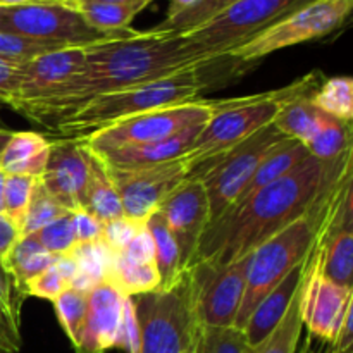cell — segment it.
I'll use <instances>...</instances> for the list:
<instances>
[{
    "mask_svg": "<svg viewBox=\"0 0 353 353\" xmlns=\"http://www.w3.org/2000/svg\"><path fill=\"white\" fill-rule=\"evenodd\" d=\"M217 61L221 59L210 57L186 34L134 31L130 37L85 47V64L78 74L43 99L23 103L16 110L37 124L55 128L97 97Z\"/></svg>",
    "mask_w": 353,
    "mask_h": 353,
    "instance_id": "6da1fadb",
    "label": "cell"
},
{
    "mask_svg": "<svg viewBox=\"0 0 353 353\" xmlns=\"http://www.w3.org/2000/svg\"><path fill=\"white\" fill-rule=\"evenodd\" d=\"M352 161V148L336 161L309 157L278 181L234 202L207 226L196 261L230 264L252 254L259 245L299 219Z\"/></svg>",
    "mask_w": 353,
    "mask_h": 353,
    "instance_id": "7a4b0ae2",
    "label": "cell"
},
{
    "mask_svg": "<svg viewBox=\"0 0 353 353\" xmlns=\"http://www.w3.org/2000/svg\"><path fill=\"white\" fill-rule=\"evenodd\" d=\"M202 68L203 65H193L165 78L97 97L78 112L59 123L54 130L68 138H83L138 114L195 102L203 90V79L200 76Z\"/></svg>",
    "mask_w": 353,
    "mask_h": 353,
    "instance_id": "3957f363",
    "label": "cell"
},
{
    "mask_svg": "<svg viewBox=\"0 0 353 353\" xmlns=\"http://www.w3.org/2000/svg\"><path fill=\"white\" fill-rule=\"evenodd\" d=\"M352 165V161L341 169L336 178L327 185L321 199L307 210L303 216L293 221L279 233L259 245L250 255V264L247 271V283H245V293L241 299L240 310H238L234 327L243 330L248 317L254 312L255 307L261 303L268 293H271L296 265L305 261L310 247L314 243L317 230L321 226L324 212H326L327 200L338 179Z\"/></svg>",
    "mask_w": 353,
    "mask_h": 353,
    "instance_id": "277c9868",
    "label": "cell"
},
{
    "mask_svg": "<svg viewBox=\"0 0 353 353\" xmlns=\"http://www.w3.org/2000/svg\"><path fill=\"white\" fill-rule=\"evenodd\" d=\"M288 95V86L245 99L212 102V114L190 150L183 155L188 174L203 162L226 154L274 121Z\"/></svg>",
    "mask_w": 353,
    "mask_h": 353,
    "instance_id": "5b68a950",
    "label": "cell"
},
{
    "mask_svg": "<svg viewBox=\"0 0 353 353\" xmlns=\"http://www.w3.org/2000/svg\"><path fill=\"white\" fill-rule=\"evenodd\" d=\"M0 31L57 47H88L133 34V30L100 31L90 26L76 7L61 0H30L0 7Z\"/></svg>",
    "mask_w": 353,
    "mask_h": 353,
    "instance_id": "8992f818",
    "label": "cell"
},
{
    "mask_svg": "<svg viewBox=\"0 0 353 353\" xmlns=\"http://www.w3.org/2000/svg\"><path fill=\"white\" fill-rule=\"evenodd\" d=\"M138 323L137 353H183L193 347L196 324L185 283L131 296Z\"/></svg>",
    "mask_w": 353,
    "mask_h": 353,
    "instance_id": "52a82bcc",
    "label": "cell"
},
{
    "mask_svg": "<svg viewBox=\"0 0 353 353\" xmlns=\"http://www.w3.org/2000/svg\"><path fill=\"white\" fill-rule=\"evenodd\" d=\"M285 140V134L271 123L226 154L203 162L190 172L188 176L199 178L205 188L210 223L223 216L236 202L241 190L265 155Z\"/></svg>",
    "mask_w": 353,
    "mask_h": 353,
    "instance_id": "ba28073f",
    "label": "cell"
},
{
    "mask_svg": "<svg viewBox=\"0 0 353 353\" xmlns=\"http://www.w3.org/2000/svg\"><path fill=\"white\" fill-rule=\"evenodd\" d=\"M250 255L230 264L196 261L183 272L190 307L199 326H234L245 293Z\"/></svg>",
    "mask_w": 353,
    "mask_h": 353,
    "instance_id": "9c48e42d",
    "label": "cell"
},
{
    "mask_svg": "<svg viewBox=\"0 0 353 353\" xmlns=\"http://www.w3.org/2000/svg\"><path fill=\"white\" fill-rule=\"evenodd\" d=\"M353 0H314L271 24L226 54L231 61L255 62L269 54L326 37L352 12Z\"/></svg>",
    "mask_w": 353,
    "mask_h": 353,
    "instance_id": "30bf717a",
    "label": "cell"
},
{
    "mask_svg": "<svg viewBox=\"0 0 353 353\" xmlns=\"http://www.w3.org/2000/svg\"><path fill=\"white\" fill-rule=\"evenodd\" d=\"M314 0H240L195 30L183 33L214 59L226 54Z\"/></svg>",
    "mask_w": 353,
    "mask_h": 353,
    "instance_id": "8fae6325",
    "label": "cell"
},
{
    "mask_svg": "<svg viewBox=\"0 0 353 353\" xmlns=\"http://www.w3.org/2000/svg\"><path fill=\"white\" fill-rule=\"evenodd\" d=\"M210 114H212V102L195 100V102L155 109L128 117L88 137H83L81 140L90 152L100 155L114 148L148 143V141L172 137L193 124L207 123Z\"/></svg>",
    "mask_w": 353,
    "mask_h": 353,
    "instance_id": "7c38bea8",
    "label": "cell"
},
{
    "mask_svg": "<svg viewBox=\"0 0 353 353\" xmlns=\"http://www.w3.org/2000/svg\"><path fill=\"white\" fill-rule=\"evenodd\" d=\"M110 181L114 183L126 219L137 224H147L165 196L188 178V168L183 159L152 165H107Z\"/></svg>",
    "mask_w": 353,
    "mask_h": 353,
    "instance_id": "4fadbf2b",
    "label": "cell"
},
{
    "mask_svg": "<svg viewBox=\"0 0 353 353\" xmlns=\"http://www.w3.org/2000/svg\"><path fill=\"white\" fill-rule=\"evenodd\" d=\"M169 233L179 250L181 272L192 268L199 255L200 240L210 224L209 199L199 178L183 179L159 207Z\"/></svg>",
    "mask_w": 353,
    "mask_h": 353,
    "instance_id": "5bb4252c",
    "label": "cell"
},
{
    "mask_svg": "<svg viewBox=\"0 0 353 353\" xmlns=\"http://www.w3.org/2000/svg\"><path fill=\"white\" fill-rule=\"evenodd\" d=\"M352 302L353 290L330 281L317 271V257L310 247L302 283V321L310 336L333 345Z\"/></svg>",
    "mask_w": 353,
    "mask_h": 353,
    "instance_id": "9a60e30c",
    "label": "cell"
},
{
    "mask_svg": "<svg viewBox=\"0 0 353 353\" xmlns=\"http://www.w3.org/2000/svg\"><path fill=\"white\" fill-rule=\"evenodd\" d=\"M40 181L68 212L86 209L88 150L81 138L64 137L50 141Z\"/></svg>",
    "mask_w": 353,
    "mask_h": 353,
    "instance_id": "2e32d148",
    "label": "cell"
},
{
    "mask_svg": "<svg viewBox=\"0 0 353 353\" xmlns=\"http://www.w3.org/2000/svg\"><path fill=\"white\" fill-rule=\"evenodd\" d=\"M123 310L124 295L110 283L102 281L86 292L85 319L72 345L76 353H105L117 347Z\"/></svg>",
    "mask_w": 353,
    "mask_h": 353,
    "instance_id": "e0dca14e",
    "label": "cell"
},
{
    "mask_svg": "<svg viewBox=\"0 0 353 353\" xmlns=\"http://www.w3.org/2000/svg\"><path fill=\"white\" fill-rule=\"evenodd\" d=\"M83 64H85L83 47L59 48L30 59L21 68L19 86L10 107L16 109L23 103L43 99L69 81L72 76L78 74Z\"/></svg>",
    "mask_w": 353,
    "mask_h": 353,
    "instance_id": "ac0fdd59",
    "label": "cell"
},
{
    "mask_svg": "<svg viewBox=\"0 0 353 353\" xmlns=\"http://www.w3.org/2000/svg\"><path fill=\"white\" fill-rule=\"evenodd\" d=\"M203 124H193L172 137L162 138V140L148 141L140 145H128V147L114 148V150L100 154L97 157L107 165H119V168H131V165H152L162 164V162L176 161L181 159L190 147L193 145L195 138L202 131Z\"/></svg>",
    "mask_w": 353,
    "mask_h": 353,
    "instance_id": "d6986e66",
    "label": "cell"
},
{
    "mask_svg": "<svg viewBox=\"0 0 353 353\" xmlns=\"http://www.w3.org/2000/svg\"><path fill=\"white\" fill-rule=\"evenodd\" d=\"M303 276H305V261L300 265H296L271 293L261 300L254 312L248 317L247 324H245L243 331L247 336L248 343L252 347H257L259 343L265 340L269 334L274 331L279 321L288 310L290 303H292L293 296L299 292V288L303 283Z\"/></svg>",
    "mask_w": 353,
    "mask_h": 353,
    "instance_id": "ffe728a7",
    "label": "cell"
},
{
    "mask_svg": "<svg viewBox=\"0 0 353 353\" xmlns=\"http://www.w3.org/2000/svg\"><path fill=\"white\" fill-rule=\"evenodd\" d=\"M50 140L34 131H14L9 143L0 155V171L3 174H19L41 178L47 165Z\"/></svg>",
    "mask_w": 353,
    "mask_h": 353,
    "instance_id": "44dd1931",
    "label": "cell"
},
{
    "mask_svg": "<svg viewBox=\"0 0 353 353\" xmlns=\"http://www.w3.org/2000/svg\"><path fill=\"white\" fill-rule=\"evenodd\" d=\"M26 296V292L0 261V353L21 352V309Z\"/></svg>",
    "mask_w": 353,
    "mask_h": 353,
    "instance_id": "7402d4cb",
    "label": "cell"
},
{
    "mask_svg": "<svg viewBox=\"0 0 353 353\" xmlns=\"http://www.w3.org/2000/svg\"><path fill=\"white\" fill-rule=\"evenodd\" d=\"M307 157H309V152H307V148L303 147L299 140L286 138L285 141H281L278 147H274L268 155H265L264 161L259 164V168L255 169L252 178L248 179L245 188L241 190L238 200L247 199V196L254 195L255 192H259V190L264 188V186L281 179L283 176L292 172L293 169H295L300 162L305 161Z\"/></svg>",
    "mask_w": 353,
    "mask_h": 353,
    "instance_id": "603a6c76",
    "label": "cell"
},
{
    "mask_svg": "<svg viewBox=\"0 0 353 353\" xmlns=\"http://www.w3.org/2000/svg\"><path fill=\"white\" fill-rule=\"evenodd\" d=\"M83 141V140H81ZM86 147V145H85ZM88 150V148H86ZM95 219L105 224L124 217L114 183L110 181L105 164L88 150V186H86V209Z\"/></svg>",
    "mask_w": 353,
    "mask_h": 353,
    "instance_id": "cb8c5ba5",
    "label": "cell"
},
{
    "mask_svg": "<svg viewBox=\"0 0 353 353\" xmlns=\"http://www.w3.org/2000/svg\"><path fill=\"white\" fill-rule=\"evenodd\" d=\"M105 281L124 296H134L157 292L161 286V276L155 262H138L124 254H114L107 269Z\"/></svg>",
    "mask_w": 353,
    "mask_h": 353,
    "instance_id": "d4e9b609",
    "label": "cell"
},
{
    "mask_svg": "<svg viewBox=\"0 0 353 353\" xmlns=\"http://www.w3.org/2000/svg\"><path fill=\"white\" fill-rule=\"evenodd\" d=\"M312 250L317 257V271L330 281L353 290V231L343 230L321 245L314 238Z\"/></svg>",
    "mask_w": 353,
    "mask_h": 353,
    "instance_id": "484cf974",
    "label": "cell"
},
{
    "mask_svg": "<svg viewBox=\"0 0 353 353\" xmlns=\"http://www.w3.org/2000/svg\"><path fill=\"white\" fill-rule=\"evenodd\" d=\"M57 259L55 255L48 254L33 236H19L2 259V264L24 290L28 281L47 271Z\"/></svg>",
    "mask_w": 353,
    "mask_h": 353,
    "instance_id": "4316f807",
    "label": "cell"
},
{
    "mask_svg": "<svg viewBox=\"0 0 353 353\" xmlns=\"http://www.w3.org/2000/svg\"><path fill=\"white\" fill-rule=\"evenodd\" d=\"M302 145L307 148L309 155L319 161H336L352 148L350 124L341 123L319 110L316 126Z\"/></svg>",
    "mask_w": 353,
    "mask_h": 353,
    "instance_id": "83f0119b",
    "label": "cell"
},
{
    "mask_svg": "<svg viewBox=\"0 0 353 353\" xmlns=\"http://www.w3.org/2000/svg\"><path fill=\"white\" fill-rule=\"evenodd\" d=\"M147 228L152 234L155 248V268L161 276L159 290H171L181 281V265H179V250L174 238L165 226L164 217L161 212L152 214L147 221Z\"/></svg>",
    "mask_w": 353,
    "mask_h": 353,
    "instance_id": "f1b7e54d",
    "label": "cell"
},
{
    "mask_svg": "<svg viewBox=\"0 0 353 353\" xmlns=\"http://www.w3.org/2000/svg\"><path fill=\"white\" fill-rule=\"evenodd\" d=\"M302 330V286H300L283 319L262 343L254 347V353H296Z\"/></svg>",
    "mask_w": 353,
    "mask_h": 353,
    "instance_id": "f546056e",
    "label": "cell"
},
{
    "mask_svg": "<svg viewBox=\"0 0 353 353\" xmlns=\"http://www.w3.org/2000/svg\"><path fill=\"white\" fill-rule=\"evenodd\" d=\"M316 109L341 123L353 119V79L350 76H334L324 79L312 97Z\"/></svg>",
    "mask_w": 353,
    "mask_h": 353,
    "instance_id": "4dcf8cb0",
    "label": "cell"
},
{
    "mask_svg": "<svg viewBox=\"0 0 353 353\" xmlns=\"http://www.w3.org/2000/svg\"><path fill=\"white\" fill-rule=\"evenodd\" d=\"M236 2H240V0H199L186 9L169 14L165 21H162L154 30L178 34L188 33V31L195 30L212 17H216L228 7L234 6Z\"/></svg>",
    "mask_w": 353,
    "mask_h": 353,
    "instance_id": "1f68e13d",
    "label": "cell"
},
{
    "mask_svg": "<svg viewBox=\"0 0 353 353\" xmlns=\"http://www.w3.org/2000/svg\"><path fill=\"white\" fill-rule=\"evenodd\" d=\"M193 353H254L243 330L234 326H199Z\"/></svg>",
    "mask_w": 353,
    "mask_h": 353,
    "instance_id": "d6a6232c",
    "label": "cell"
},
{
    "mask_svg": "<svg viewBox=\"0 0 353 353\" xmlns=\"http://www.w3.org/2000/svg\"><path fill=\"white\" fill-rule=\"evenodd\" d=\"M68 210L47 192L43 185H41L40 178L34 183L33 190H31L30 203H28L26 214H24L23 226H21L19 236H31L41 228L50 224L52 221L59 219L62 216H68Z\"/></svg>",
    "mask_w": 353,
    "mask_h": 353,
    "instance_id": "836d02e7",
    "label": "cell"
},
{
    "mask_svg": "<svg viewBox=\"0 0 353 353\" xmlns=\"http://www.w3.org/2000/svg\"><path fill=\"white\" fill-rule=\"evenodd\" d=\"M79 10L86 23L100 31H123L140 10L130 6L105 2H69Z\"/></svg>",
    "mask_w": 353,
    "mask_h": 353,
    "instance_id": "e575fe53",
    "label": "cell"
},
{
    "mask_svg": "<svg viewBox=\"0 0 353 353\" xmlns=\"http://www.w3.org/2000/svg\"><path fill=\"white\" fill-rule=\"evenodd\" d=\"M54 307L62 330L65 331L71 343L74 345L78 340L79 330L83 326V319H85L86 292L68 288L54 300Z\"/></svg>",
    "mask_w": 353,
    "mask_h": 353,
    "instance_id": "d590c367",
    "label": "cell"
},
{
    "mask_svg": "<svg viewBox=\"0 0 353 353\" xmlns=\"http://www.w3.org/2000/svg\"><path fill=\"white\" fill-rule=\"evenodd\" d=\"M48 254L55 255V257H62V255H71L74 248L78 247L76 241L74 230H72L71 214L62 216L59 219L52 221L40 231L31 234Z\"/></svg>",
    "mask_w": 353,
    "mask_h": 353,
    "instance_id": "8d00e7d4",
    "label": "cell"
},
{
    "mask_svg": "<svg viewBox=\"0 0 353 353\" xmlns=\"http://www.w3.org/2000/svg\"><path fill=\"white\" fill-rule=\"evenodd\" d=\"M37 178L31 176L9 174L6 176V188H3V214L16 224L21 231L24 214L30 203L31 190H33Z\"/></svg>",
    "mask_w": 353,
    "mask_h": 353,
    "instance_id": "74e56055",
    "label": "cell"
},
{
    "mask_svg": "<svg viewBox=\"0 0 353 353\" xmlns=\"http://www.w3.org/2000/svg\"><path fill=\"white\" fill-rule=\"evenodd\" d=\"M59 48H65V47L41 43V41H34V40H30V38L16 37V34L2 33V31H0V57L6 59V61L24 64V62L37 57V55L47 54V52H52V50H59Z\"/></svg>",
    "mask_w": 353,
    "mask_h": 353,
    "instance_id": "f35d334b",
    "label": "cell"
},
{
    "mask_svg": "<svg viewBox=\"0 0 353 353\" xmlns=\"http://www.w3.org/2000/svg\"><path fill=\"white\" fill-rule=\"evenodd\" d=\"M71 286L69 279L65 278L61 272V269L57 268V264L50 265L47 271H43L41 274H38L37 278H33L31 281H28L26 285V295L28 296H38V299L50 300L54 302L62 292Z\"/></svg>",
    "mask_w": 353,
    "mask_h": 353,
    "instance_id": "ab89813d",
    "label": "cell"
},
{
    "mask_svg": "<svg viewBox=\"0 0 353 353\" xmlns=\"http://www.w3.org/2000/svg\"><path fill=\"white\" fill-rule=\"evenodd\" d=\"M143 226L145 224H137L133 221L126 219V217L110 221V223H105L102 226L100 241L112 255L119 254V252H123L128 247V243L137 236V233Z\"/></svg>",
    "mask_w": 353,
    "mask_h": 353,
    "instance_id": "60d3db41",
    "label": "cell"
},
{
    "mask_svg": "<svg viewBox=\"0 0 353 353\" xmlns=\"http://www.w3.org/2000/svg\"><path fill=\"white\" fill-rule=\"evenodd\" d=\"M71 223L78 245H88L100 241L103 224L99 219H95L88 210L79 209L71 212Z\"/></svg>",
    "mask_w": 353,
    "mask_h": 353,
    "instance_id": "b9f144b4",
    "label": "cell"
},
{
    "mask_svg": "<svg viewBox=\"0 0 353 353\" xmlns=\"http://www.w3.org/2000/svg\"><path fill=\"white\" fill-rule=\"evenodd\" d=\"M23 64L6 61L0 57V102L10 105L17 93Z\"/></svg>",
    "mask_w": 353,
    "mask_h": 353,
    "instance_id": "7bdbcfd3",
    "label": "cell"
},
{
    "mask_svg": "<svg viewBox=\"0 0 353 353\" xmlns=\"http://www.w3.org/2000/svg\"><path fill=\"white\" fill-rule=\"evenodd\" d=\"M119 254H124L126 257L133 259L138 262H155V248H154V240H152V234L148 231L147 224L141 228L137 233V236L128 243V247L124 248Z\"/></svg>",
    "mask_w": 353,
    "mask_h": 353,
    "instance_id": "ee69618b",
    "label": "cell"
},
{
    "mask_svg": "<svg viewBox=\"0 0 353 353\" xmlns=\"http://www.w3.org/2000/svg\"><path fill=\"white\" fill-rule=\"evenodd\" d=\"M17 238H19V230L16 228V224L6 214H0V261L6 257L10 247L17 241Z\"/></svg>",
    "mask_w": 353,
    "mask_h": 353,
    "instance_id": "f6af8a7d",
    "label": "cell"
},
{
    "mask_svg": "<svg viewBox=\"0 0 353 353\" xmlns=\"http://www.w3.org/2000/svg\"><path fill=\"white\" fill-rule=\"evenodd\" d=\"M333 347V353H348L353 352V331H352V309L348 310L345 316L343 324L340 327L336 340L331 345Z\"/></svg>",
    "mask_w": 353,
    "mask_h": 353,
    "instance_id": "bcb514c9",
    "label": "cell"
},
{
    "mask_svg": "<svg viewBox=\"0 0 353 353\" xmlns=\"http://www.w3.org/2000/svg\"><path fill=\"white\" fill-rule=\"evenodd\" d=\"M68 2H105V3H117V6H130L138 10H143L148 3L154 0H68Z\"/></svg>",
    "mask_w": 353,
    "mask_h": 353,
    "instance_id": "7dc6e473",
    "label": "cell"
},
{
    "mask_svg": "<svg viewBox=\"0 0 353 353\" xmlns=\"http://www.w3.org/2000/svg\"><path fill=\"white\" fill-rule=\"evenodd\" d=\"M169 2L172 3L169 14H172V12H178V10H183V9H186V7L193 6V3L199 2V0H169Z\"/></svg>",
    "mask_w": 353,
    "mask_h": 353,
    "instance_id": "c3c4849f",
    "label": "cell"
},
{
    "mask_svg": "<svg viewBox=\"0 0 353 353\" xmlns=\"http://www.w3.org/2000/svg\"><path fill=\"white\" fill-rule=\"evenodd\" d=\"M14 131L10 130H6V128H0V155H2L3 148H6V145L9 143L10 137H12Z\"/></svg>",
    "mask_w": 353,
    "mask_h": 353,
    "instance_id": "681fc988",
    "label": "cell"
},
{
    "mask_svg": "<svg viewBox=\"0 0 353 353\" xmlns=\"http://www.w3.org/2000/svg\"><path fill=\"white\" fill-rule=\"evenodd\" d=\"M6 176L0 171V214H3V188H6Z\"/></svg>",
    "mask_w": 353,
    "mask_h": 353,
    "instance_id": "f907efd6",
    "label": "cell"
},
{
    "mask_svg": "<svg viewBox=\"0 0 353 353\" xmlns=\"http://www.w3.org/2000/svg\"><path fill=\"white\" fill-rule=\"evenodd\" d=\"M30 2V0H0V7H10V6H19V3Z\"/></svg>",
    "mask_w": 353,
    "mask_h": 353,
    "instance_id": "816d5d0a",
    "label": "cell"
},
{
    "mask_svg": "<svg viewBox=\"0 0 353 353\" xmlns=\"http://www.w3.org/2000/svg\"><path fill=\"white\" fill-rule=\"evenodd\" d=\"M300 353H319V352H316V348H312V345H310V340H307Z\"/></svg>",
    "mask_w": 353,
    "mask_h": 353,
    "instance_id": "f5cc1de1",
    "label": "cell"
},
{
    "mask_svg": "<svg viewBox=\"0 0 353 353\" xmlns=\"http://www.w3.org/2000/svg\"><path fill=\"white\" fill-rule=\"evenodd\" d=\"M183 353H193V347H192V348H188V350H186V352H183Z\"/></svg>",
    "mask_w": 353,
    "mask_h": 353,
    "instance_id": "db71d44e",
    "label": "cell"
},
{
    "mask_svg": "<svg viewBox=\"0 0 353 353\" xmlns=\"http://www.w3.org/2000/svg\"><path fill=\"white\" fill-rule=\"evenodd\" d=\"M61 2H68V0H61Z\"/></svg>",
    "mask_w": 353,
    "mask_h": 353,
    "instance_id": "11a10c76",
    "label": "cell"
},
{
    "mask_svg": "<svg viewBox=\"0 0 353 353\" xmlns=\"http://www.w3.org/2000/svg\"><path fill=\"white\" fill-rule=\"evenodd\" d=\"M0 105H2V102H0Z\"/></svg>",
    "mask_w": 353,
    "mask_h": 353,
    "instance_id": "9f6ffc18",
    "label": "cell"
},
{
    "mask_svg": "<svg viewBox=\"0 0 353 353\" xmlns=\"http://www.w3.org/2000/svg\"><path fill=\"white\" fill-rule=\"evenodd\" d=\"M348 353H353V352H348Z\"/></svg>",
    "mask_w": 353,
    "mask_h": 353,
    "instance_id": "6f0895ef",
    "label": "cell"
}]
</instances>
